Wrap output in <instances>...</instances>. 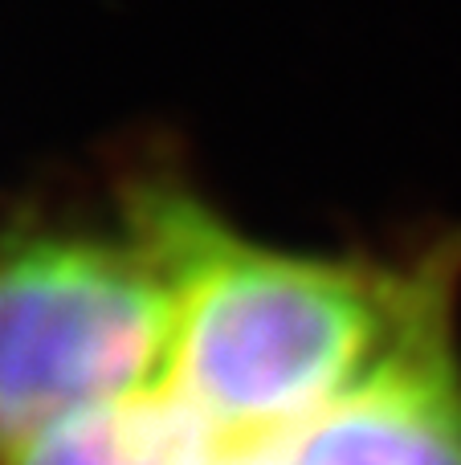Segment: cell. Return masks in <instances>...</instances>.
<instances>
[{"label":"cell","instance_id":"cell-1","mask_svg":"<svg viewBox=\"0 0 461 465\" xmlns=\"http://www.w3.org/2000/svg\"><path fill=\"white\" fill-rule=\"evenodd\" d=\"M131 229L176 294L168 388L225 453L286 441L454 319L461 249L405 270L282 253L168 184L135 193Z\"/></svg>","mask_w":461,"mask_h":465},{"label":"cell","instance_id":"cell-3","mask_svg":"<svg viewBox=\"0 0 461 465\" xmlns=\"http://www.w3.org/2000/svg\"><path fill=\"white\" fill-rule=\"evenodd\" d=\"M282 465H461L454 319L429 327L372 380L274 441Z\"/></svg>","mask_w":461,"mask_h":465},{"label":"cell","instance_id":"cell-2","mask_svg":"<svg viewBox=\"0 0 461 465\" xmlns=\"http://www.w3.org/2000/svg\"><path fill=\"white\" fill-rule=\"evenodd\" d=\"M172 351L176 294L135 229L21 237L0 253V453L168 388Z\"/></svg>","mask_w":461,"mask_h":465},{"label":"cell","instance_id":"cell-4","mask_svg":"<svg viewBox=\"0 0 461 465\" xmlns=\"http://www.w3.org/2000/svg\"><path fill=\"white\" fill-rule=\"evenodd\" d=\"M225 445L172 388L70 417L0 453V465H221Z\"/></svg>","mask_w":461,"mask_h":465},{"label":"cell","instance_id":"cell-5","mask_svg":"<svg viewBox=\"0 0 461 465\" xmlns=\"http://www.w3.org/2000/svg\"><path fill=\"white\" fill-rule=\"evenodd\" d=\"M221 465H282L274 453V445H258V450H237V453H225Z\"/></svg>","mask_w":461,"mask_h":465}]
</instances>
